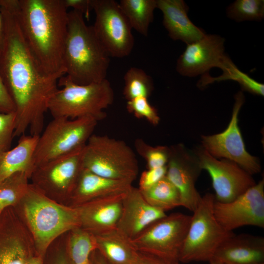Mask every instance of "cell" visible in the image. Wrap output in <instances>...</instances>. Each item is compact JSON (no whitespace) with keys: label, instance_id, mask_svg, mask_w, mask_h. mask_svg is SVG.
<instances>
[{"label":"cell","instance_id":"1","mask_svg":"<svg viewBox=\"0 0 264 264\" xmlns=\"http://www.w3.org/2000/svg\"><path fill=\"white\" fill-rule=\"evenodd\" d=\"M16 0H0L4 39L0 51V74L15 107L14 136L29 130L40 135L48 103L58 90V80L45 75L24 39L15 11Z\"/></svg>","mask_w":264,"mask_h":264},{"label":"cell","instance_id":"2","mask_svg":"<svg viewBox=\"0 0 264 264\" xmlns=\"http://www.w3.org/2000/svg\"><path fill=\"white\" fill-rule=\"evenodd\" d=\"M67 9L63 0H16V16L27 46L44 73L57 80L66 75Z\"/></svg>","mask_w":264,"mask_h":264},{"label":"cell","instance_id":"3","mask_svg":"<svg viewBox=\"0 0 264 264\" xmlns=\"http://www.w3.org/2000/svg\"><path fill=\"white\" fill-rule=\"evenodd\" d=\"M110 56L84 14L68 12L63 60L66 75L76 84L85 85L106 79Z\"/></svg>","mask_w":264,"mask_h":264},{"label":"cell","instance_id":"4","mask_svg":"<svg viewBox=\"0 0 264 264\" xmlns=\"http://www.w3.org/2000/svg\"><path fill=\"white\" fill-rule=\"evenodd\" d=\"M13 207L31 233L37 254L43 259L54 241L80 227L75 207L52 200L30 183L20 201Z\"/></svg>","mask_w":264,"mask_h":264},{"label":"cell","instance_id":"5","mask_svg":"<svg viewBox=\"0 0 264 264\" xmlns=\"http://www.w3.org/2000/svg\"><path fill=\"white\" fill-rule=\"evenodd\" d=\"M58 82V86L62 88L52 96L47 106L53 118L75 119L88 117L98 122L106 117L104 110L114 101L113 90L107 79L81 85L64 75Z\"/></svg>","mask_w":264,"mask_h":264},{"label":"cell","instance_id":"6","mask_svg":"<svg viewBox=\"0 0 264 264\" xmlns=\"http://www.w3.org/2000/svg\"><path fill=\"white\" fill-rule=\"evenodd\" d=\"M83 168L101 176L133 182L139 171L133 150L124 141L92 134L83 149Z\"/></svg>","mask_w":264,"mask_h":264},{"label":"cell","instance_id":"7","mask_svg":"<svg viewBox=\"0 0 264 264\" xmlns=\"http://www.w3.org/2000/svg\"><path fill=\"white\" fill-rule=\"evenodd\" d=\"M215 196L206 194L191 216L179 262H209L220 245L234 234L225 230L214 213Z\"/></svg>","mask_w":264,"mask_h":264},{"label":"cell","instance_id":"8","mask_svg":"<svg viewBox=\"0 0 264 264\" xmlns=\"http://www.w3.org/2000/svg\"><path fill=\"white\" fill-rule=\"evenodd\" d=\"M97 123L88 117L53 118L39 136L34 154L36 167L85 146Z\"/></svg>","mask_w":264,"mask_h":264},{"label":"cell","instance_id":"9","mask_svg":"<svg viewBox=\"0 0 264 264\" xmlns=\"http://www.w3.org/2000/svg\"><path fill=\"white\" fill-rule=\"evenodd\" d=\"M191 216L174 213L155 221L131 242L139 253L178 264Z\"/></svg>","mask_w":264,"mask_h":264},{"label":"cell","instance_id":"10","mask_svg":"<svg viewBox=\"0 0 264 264\" xmlns=\"http://www.w3.org/2000/svg\"><path fill=\"white\" fill-rule=\"evenodd\" d=\"M85 146L36 167L30 178V183L46 197L67 206L83 168Z\"/></svg>","mask_w":264,"mask_h":264},{"label":"cell","instance_id":"11","mask_svg":"<svg viewBox=\"0 0 264 264\" xmlns=\"http://www.w3.org/2000/svg\"><path fill=\"white\" fill-rule=\"evenodd\" d=\"M95 18L93 30L110 56L123 58L129 55L133 48L132 28L114 0H92Z\"/></svg>","mask_w":264,"mask_h":264},{"label":"cell","instance_id":"12","mask_svg":"<svg viewBox=\"0 0 264 264\" xmlns=\"http://www.w3.org/2000/svg\"><path fill=\"white\" fill-rule=\"evenodd\" d=\"M245 98L242 91L235 95L232 117L227 128L222 132L202 135V148L215 158H223L237 164L250 175L260 172L258 159L245 149L238 126V115Z\"/></svg>","mask_w":264,"mask_h":264},{"label":"cell","instance_id":"13","mask_svg":"<svg viewBox=\"0 0 264 264\" xmlns=\"http://www.w3.org/2000/svg\"><path fill=\"white\" fill-rule=\"evenodd\" d=\"M225 39L217 34H206L201 39L187 44L178 57L176 70L181 75L193 77L208 75L212 67L226 72L234 66L225 53Z\"/></svg>","mask_w":264,"mask_h":264},{"label":"cell","instance_id":"14","mask_svg":"<svg viewBox=\"0 0 264 264\" xmlns=\"http://www.w3.org/2000/svg\"><path fill=\"white\" fill-rule=\"evenodd\" d=\"M194 153L200 168L206 170L211 178L216 201H232L256 184L251 175L235 162L226 159L219 160L202 147Z\"/></svg>","mask_w":264,"mask_h":264},{"label":"cell","instance_id":"15","mask_svg":"<svg viewBox=\"0 0 264 264\" xmlns=\"http://www.w3.org/2000/svg\"><path fill=\"white\" fill-rule=\"evenodd\" d=\"M214 215L226 231L251 225L264 227V180L248 189L235 199L229 202L215 200Z\"/></svg>","mask_w":264,"mask_h":264},{"label":"cell","instance_id":"16","mask_svg":"<svg viewBox=\"0 0 264 264\" xmlns=\"http://www.w3.org/2000/svg\"><path fill=\"white\" fill-rule=\"evenodd\" d=\"M166 176L177 189L181 206L193 212L202 197L196 188V182L202 170L195 153L178 144L170 148Z\"/></svg>","mask_w":264,"mask_h":264},{"label":"cell","instance_id":"17","mask_svg":"<svg viewBox=\"0 0 264 264\" xmlns=\"http://www.w3.org/2000/svg\"><path fill=\"white\" fill-rule=\"evenodd\" d=\"M35 254L26 226L13 207L6 208L0 213V264H26Z\"/></svg>","mask_w":264,"mask_h":264},{"label":"cell","instance_id":"18","mask_svg":"<svg viewBox=\"0 0 264 264\" xmlns=\"http://www.w3.org/2000/svg\"><path fill=\"white\" fill-rule=\"evenodd\" d=\"M166 215L165 212L149 204L139 189L132 186L123 196L116 229L131 241L151 224Z\"/></svg>","mask_w":264,"mask_h":264},{"label":"cell","instance_id":"19","mask_svg":"<svg viewBox=\"0 0 264 264\" xmlns=\"http://www.w3.org/2000/svg\"><path fill=\"white\" fill-rule=\"evenodd\" d=\"M125 193L93 200L73 207L78 212L80 227L93 235L116 229L122 212Z\"/></svg>","mask_w":264,"mask_h":264},{"label":"cell","instance_id":"20","mask_svg":"<svg viewBox=\"0 0 264 264\" xmlns=\"http://www.w3.org/2000/svg\"><path fill=\"white\" fill-rule=\"evenodd\" d=\"M157 8L163 14V24L168 35L174 41L186 45L202 38L206 34L188 16L189 7L183 0H156Z\"/></svg>","mask_w":264,"mask_h":264},{"label":"cell","instance_id":"21","mask_svg":"<svg viewBox=\"0 0 264 264\" xmlns=\"http://www.w3.org/2000/svg\"><path fill=\"white\" fill-rule=\"evenodd\" d=\"M213 259L224 264H264V238L234 234L220 245Z\"/></svg>","mask_w":264,"mask_h":264},{"label":"cell","instance_id":"22","mask_svg":"<svg viewBox=\"0 0 264 264\" xmlns=\"http://www.w3.org/2000/svg\"><path fill=\"white\" fill-rule=\"evenodd\" d=\"M132 183L105 178L83 168L67 206L76 207L93 200L125 193Z\"/></svg>","mask_w":264,"mask_h":264},{"label":"cell","instance_id":"23","mask_svg":"<svg viewBox=\"0 0 264 264\" xmlns=\"http://www.w3.org/2000/svg\"><path fill=\"white\" fill-rule=\"evenodd\" d=\"M39 136L23 134L14 148L0 155V182L18 172L25 173L30 178L36 168L34 154Z\"/></svg>","mask_w":264,"mask_h":264},{"label":"cell","instance_id":"24","mask_svg":"<svg viewBox=\"0 0 264 264\" xmlns=\"http://www.w3.org/2000/svg\"><path fill=\"white\" fill-rule=\"evenodd\" d=\"M97 251L106 264H133L139 255L131 241L116 229L94 235Z\"/></svg>","mask_w":264,"mask_h":264},{"label":"cell","instance_id":"25","mask_svg":"<svg viewBox=\"0 0 264 264\" xmlns=\"http://www.w3.org/2000/svg\"><path fill=\"white\" fill-rule=\"evenodd\" d=\"M119 4L132 29L147 36L157 8L156 0H121Z\"/></svg>","mask_w":264,"mask_h":264},{"label":"cell","instance_id":"26","mask_svg":"<svg viewBox=\"0 0 264 264\" xmlns=\"http://www.w3.org/2000/svg\"><path fill=\"white\" fill-rule=\"evenodd\" d=\"M66 245L73 264H93L91 255L97 249L93 235L76 228L67 233Z\"/></svg>","mask_w":264,"mask_h":264},{"label":"cell","instance_id":"27","mask_svg":"<svg viewBox=\"0 0 264 264\" xmlns=\"http://www.w3.org/2000/svg\"><path fill=\"white\" fill-rule=\"evenodd\" d=\"M140 192L149 204L164 212L181 206L177 189L166 176L149 189Z\"/></svg>","mask_w":264,"mask_h":264},{"label":"cell","instance_id":"28","mask_svg":"<svg viewBox=\"0 0 264 264\" xmlns=\"http://www.w3.org/2000/svg\"><path fill=\"white\" fill-rule=\"evenodd\" d=\"M29 179L27 174L18 172L0 182V213L20 201L27 191Z\"/></svg>","mask_w":264,"mask_h":264},{"label":"cell","instance_id":"29","mask_svg":"<svg viewBox=\"0 0 264 264\" xmlns=\"http://www.w3.org/2000/svg\"><path fill=\"white\" fill-rule=\"evenodd\" d=\"M124 80L123 94L127 101L138 97L148 98L154 88L152 77L138 67L130 68L124 76Z\"/></svg>","mask_w":264,"mask_h":264},{"label":"cell","instance_id":"30","mask_svg":"<svg viewBox=\"0 0 264 264\" xmlns=\"http://www.w3.org/2000/svg\"><path fill=\"white\" fill-rule=\"evenodd\" d=\"M226 15L236 22L261 21L264 18V0H236L227 7Z\"/></svg>","mask_w":264,"mask_h":264},{"label":"cell","instance_id":"31","mask_svg":"<svg viewBox=\"0 0 264 264\" xmlns=\"http://www.w3.org/2000/svg\"><path fill=\"white\" fill-rule=\"evenodd\" d=\"M134 145L137 154L145 160L148 169L167 165L170 155V148L164 146L153 147L141 138L136 139Z\"/></svg>","mask_w":264,"mask_h":264},{"label":"cell","instance_id":"32","mask_svg":"<svg viewBox=\"0 0 264 264\" xmlns=\"http://www.w3.org/2000/svg\"><path fill=\"white\" fill-rule=\"evenodd\" d=\"M67 233L57 238L49 246L43 259V264H73L67 248Z\"/></svg>","mask_w":264,"mask_h":264},{"label":"cell","instance_id":"33","mask_svg":"<svg viewBox=\"0 0 264 264\" xmlns=\"http://www.w3.org/2000/svg\"><path fill=\"white\" fill-rule=\"evenodd\" d=\"M126 108L138 118H145L151 124L156 126L160 121V117L156 109L152 106L144 97H138L127 101Z\"/></svg>","mask_w":264,"mask_h":264},{"label":"cell","instance_id":"34","mask_svg":"<svg viewBox=\"0 0 264 264\" xmlns=\"http://www.w3.org/2000/svg\"><path fill=\"white\" fill-rule=\"evenodd\" d=\"M223 80H232L237 82L242 89L259 95H264V85L239 70L236 66L229 72L222 76Z\"/></svg>","mask_w":264,"mask_h":264},{"label":"cell","instance_id":"35","mask_svg":"<svg viewBox=\"0 0 264 264\" xmlns=\"http://www.w3.org/2000/svg\"><path fill=\"white\" fill-rule=\"evenodd\" d=\"M16 126V113L0 112V155L11 147L14 137Z\"/></svg>","mask_w":264,"mask_h":264},{"label":"cell","instance_id":"36","mask_svg":"<svg viewBox=\"0 0 264 264\" xmlns=\"http://www.w3.org/2000/svg\"><path fill=\"white\" fill-rule=\"evenodd\" d=\"M167 165L156 168L148 169L143 171L139 181L140 191H144L150 188L166 176Z\"/></svg>","mask_w":264,"mask_h":264},{"label":"cell","instance_id":"37","mask_svg":"<svg viewBox=\"0 0 264 264\" xmlns=\"http://www.w3.org/2000/svg\"><path fill=\"white\" fill-rule=\"evenodd\" d=\"M13 112H15L14 103L0 74V112L7 113Z\"/></svg>","mask_w":264,"mask_h":264},{"label":"cell","instance_id":"38","mask_svg":"<svg viewBox=\"0 0 264 264\" xmlns=\"http://www.w3.org/2000/svg\"><path fill=\"white\" fill-rule=\"evenodd\" d=\"M63 1L67 9L71 8L73 10L82 13L87 17L90 11L92 10V0H63Z\"/></svg>","mask_w":264,"mask_h":264},{"label":"cell","instance_id":"39","mask_svg":"<svg viewBox=\"0 0 264 264\" xmlns=\"http://www.w3.org/2000/svg\"><path fill=\"white\" fill-rule=\"evenodd\" d=\"M133 264H170L157 258L139 252L136 261Z\"/></svg>","mask_w":264,"mask_h":264},{"label":"cell","instance_id":"40","mask_svg":"<svg viewBox=\"0 0 264 264\" xmlns=\"http://www.w3.org/2000/svg\"><path fill=\"white\" fill-rule=\"evenodd\" d=\"M4 22L3 16L0 12V51L2 47L4 39Z\"/></svg>","mask_w":264,"mask_h":264},{"label":"cell","instance_id":"41","mask_svg":"<svg viewBox=\"0 0 264 264\" xmlns=\"http://www.w3.org/2000/svg\"><path fill=\"white\" fill-rule=\"evenodd\" d=\"M91 260L93 264H106L96 250L92 253Z\"/></svg>","mask_w":264,"mask_h":264},{"label":"cell","instance_id":"42","mask_svg":"<svg viewBox=\"0 0 264 264\" xmlns=\"http://www.w3.org/2000/svg\"><path fill=\"white\" fill-rule=\"evenodd\" d=\"M26 264H43V258L35 254L28 260Z\"/></svg>","mask_w":264,"mask_h":264},{"label":"cell","instance_id":"43","mask_svg":"<svg viewBox=\"0 0 264 264\" xmlns=\"http://www.w3.org/2000/svg\"><path fill=\"white\" fill-rule=\"evenodd\" d=\"M209 262L210 263V264H223L213 259L211 260Z\"/></svg>","mask_w":264,"mask_h":264},{"label":"cell","instance_id":"44","mask_svg":"<svg viewBox=\"0 0 264 264\" xmlns=\"http://www.w3.org/2000/svg\"></svg>","mask_w":264,"mask_h":264},{"label":"cell","instance_id":"45","mask_svg":"<svg viewBox=\"0 0 264 264\" xmlns=\"http://www.w3.org/2000/svg\"></svg>","mask_w":264,"mask_h":264}]
</instances>
